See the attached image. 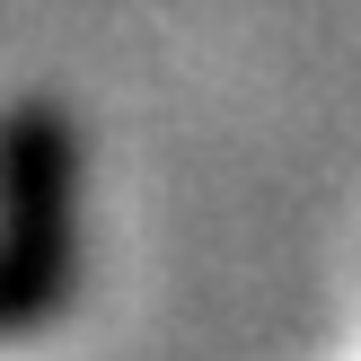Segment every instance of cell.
Returning <instances> with one entry per match:
<instances>
[{
  "label": "cell",
  "instance_id": "obj_1",
  "mask_svg": "<svg viewBox=\"0 0 361 361\" xmlns=\"http://www.w3.org/2000/svg\"><path fill=\"white\" fill-rule=\"evenodd\" d=\"M80 282V133L53 97L0 106V335H35Z\"/></svg>",
  "mask_w": 361,
  "mask_h": 361
}]
</instances>
